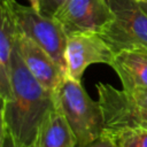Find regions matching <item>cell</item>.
<instances>
[{
  "instance_id": "obj_1",
  "label": "cell",
  "mask_w": 147,
  "mask_h": 147,
  "mask_svg": "<svg viewBox=\"0 0 147 147\" xmlns=\"http://www.w3.org/2000/svg\"><path fill=\"white\" fill-rule=\"evenodd\" d=\"M17 42V41H16ZM11 98L1 102L0 130L29 147H34L39 127L55 107L54 92L46 90L25 65L17 45L11 56Z\"/></svg>"
},
{
  "instance_id": "obj_2",
  "label": "cell",
  "mask_w": 147,
  "mask_h": 147,
  "mask_svg": "<svg viewBox=\"0 0 147 147\" xmlns=\"http://www.w3.org/2000/svg\"><path fill=\"white\" fill-rule=\"evenodd\" d=\"M55 106L68 121L78 146L99 139L105 131L99 101L90 98L79 80L64 77L54 91Z\"/></svg>"
},
{
  "instance_id": "obj_3",
  "label": "cell",
  "mask_w": 147,
  "mask_h": 147,
  "mask_svg": "<svg viewBox=\"0 0 147 147\" xmlns=\"http://www.w3.org/2000/svg\"><path fill=\"white\" fill-rule=\"evenodd\" d=\"M113 13L110 22L99 32L116 53L147 49V13L137 0H107Z\"/></svg>"
},
{
  "instance_id": "obj_4",
  "label": "cell",
  "mask_w": 147,
  "mask_h": 147,
  "mask_svg": "<svg viewBox=\"0 0 147 147\" xmlns=\"http://www.w3.org/2000/svg\"><path fill=\"white\" fill-rule=\"evenodd\" d=\"M14 13L20 33L33 40L65 72V48L68 36L54 17L42 15L31 6L26 7L14 1Z\"/></svg>"
},
{
  "instance_id": "obj_5",
  "label": "cell",
  "mask_w": 147,
  "mask_h": 147,
  "mask_svg": "<svg viewBox=\"0 0 147 147\" xmlns=\"http://www.w3.org/2000/svg\"><path fill=\"white\" fill-rule=\"evenodd\" d=\"M96 91L103 118V132L147 130V108L137 103L126 91L106 83H98Z\"/></svg>"
},
{
  "instance_id": "obj_6",
  "label": "cell",
  "mask_w": 147,
  "mask_h": 147,
  "mask_svg": "<svg viewBox=\"0 0 147 147\" xmlns=\"http://www.w3.org/2000/svg\"><path fill=\"white\" fill-rule=\"evenodd\" d=\"M115 52L99 32H76L68 36L65 48V76L82 80L87 67L95 63L110 64Z\"/></svg>"
},
{
  "instance_id": "obj_7",
  "label": "cell",
  "mask_w": 147,
  "mask_h": 147,
  "mask_svg": "<svg viewBox=\"0 0 147 147\" xmlns=\"http://www.w3.org/2000/svg\"><path fill=\"white\" fill-rule=\"evenodd\" d=\"M67 36L76 32H100L113 18L107 0H67L54 16Z\"/></svg>"
},
{
  "instance_id": "obj_8",
  "label": "cell",
  "mask_w": 147,
  "mask_h": 147,
  "mask_svg": "<svg viewBox=\"0 0 147 147\" xmlns=\"http://www.w3.org/2000/svg\"><path fill=\"white\" fill-rule=\"evenodd\" d=\"M15 0H0V98L6 102L11 98V56L20 34L15 13Z\"/></svg>"
},
{
  "instance_id": "obj_9",
  "label": "cell",
  "mask_w": 147,
  "mask_h": 147,
  "mask_svg": "<svg viewBox=\"0 0 147 147\" xmlns=\"http://www.w3.org/2000/svg\"><path fill=\"white\" fill-rule=\"evenodd\" d=\"M16 45L32 76L46 90L54 92L65 77L64 70L47 52L24 34H18Z\"/></svg>"
},
{
  "instance_id": "obj_10",
  "label": "cell",
  "mask_w": 147,
  "mask_h": 147,
  "mask_svg": "<svg viewBox=\"0 0 147 147\" xmlns=\"http://www.w3.org/2000/svg\"><path fill=\"white\" fill-rule=\"evenodd\" d=\"M109 65L118 76L124 91H147V49L118 52Z\"/></svg>"
},
{
  "instance_id": "obj_11",
  "label": "cell",
  "mask_w": 147,
  "mask_h": 147,
  "mask_svg": "<svg viewBox=\"0 0 147 147\" xmlns=\"http://www.w3.org/2000/svg\"><path fill=\"white\" fill-rule=\"evenodd\" d=\"M34 147H78L76 136L56 106L42 121Z\"/></svg>"
},
{
  "instance_id": "obj_12",
  "label": "cell",
  "mask_w": 147,
  "mask_h": 147,
  "mask_svg": "<svg viewBox=\"0 0 147 147\" xmlns=\"http://www.w3.org/2000/svg\"><path fill=\"white\" fill-rule=\"evenodd\" d=\"M109 134L114 137L118 147H147V130H122Z\"/></svg>"
},
{
  "instance_id": "obj_13",
  "label": "cell",
  "mask_w": 147,
  "mask_h": 147,
  "mask_svg": "<svg viewBox=\"0 0 147 147\" xmlns=\"http://www.w3.org/2000/svg\"><path fill=\"white\" fill-rule=\"evenodd\" d=\"M67 0H41L40 13L48 17H54L59 9L64 5Z\"/></svg>"
},
{
  "instance_id": "obj_14",
  "label": "cell",
  "mask_w": 147,
  "mask_h": 147,
  "mask_svg": "<svg viewBox=\"0 0 147 147\" xmlns=\"http://www.w3.org/2000/svg\"><path fill=\"white\" fill-rule=\"evenodd\" d=\"M78 147H118V145L116 144V141L111 134L103 132V134L99 139H96L87 145H83V146H78Z\"/></svg>"
},
{
  "instance_id": "obj_15",
  "label": "cell",
  "mask_w": 147,
  "mask_h": 147,
  "mask_svg": "<svg viewBox=\"0 0 147 147\" xmlns=\"http://www.w3.org/2000/svg\"><path fill=\"white\" fill-rule=\"evenodd\" d=\"M0 147H29L16 142L11 136L5 130H0Z\"/></svg>"
},
{
  "instance_id": "obj_16",
  "label": "cell",
  "mask_w": 147,
  "mask_h": 147,
  "mask_svg": "<svg viewBox=\"0 0 147 147\" xmlns=\"http://www.w3.org/2000/svg\"><path fill=\"white\" fill-rule=\"evenodd\" d=\"M129 94L137 103L147 108V91H136V92H131Z\"/></svg>"
},
{
  "instance_id": "obj_17",
  "label": "cell",
  "mask_w": 147,
  "mask_h": 147,
  "mask_svg": "<svg viewBox=\"0 0 147 147\" xmlns=\"http://www.w3.org/2000/svg\"><path fill=\"white\" fill-rule=\"evenodd\" d=\"M29 1H30V6H31L33 9L40 11V1H41V0H29Z\"/></svg>"
},
{
  "instance_id": "obj_18",
  "label": "cell",
  "mask_w": 147,
  "mask_h": 147,
  "mask_svg": "<svg viewBox=\"0 0 147 147\" xmlns=\"http://www.w3.org/2000/svg\"><path fill=\"white\" fill-rule=\"evenodd\" d=\"M140 3V6H141V8L147 13V2H139Z\"/></svg>"
},
{
  "instance_id": "obj_19",
  "label": "cell",
  "mask_w": 147,
  "mask_h": 147,
  "mask_svg": "<svg viewBox=\"0 0 147 147\" xmlns=\"http://www.w3.org/2000/svg\"><path fill=\"white\" fill-rule=\"evenodd\" d=\"M138 2H147V0H137Z\"/></svg>"
}]
</instances>
